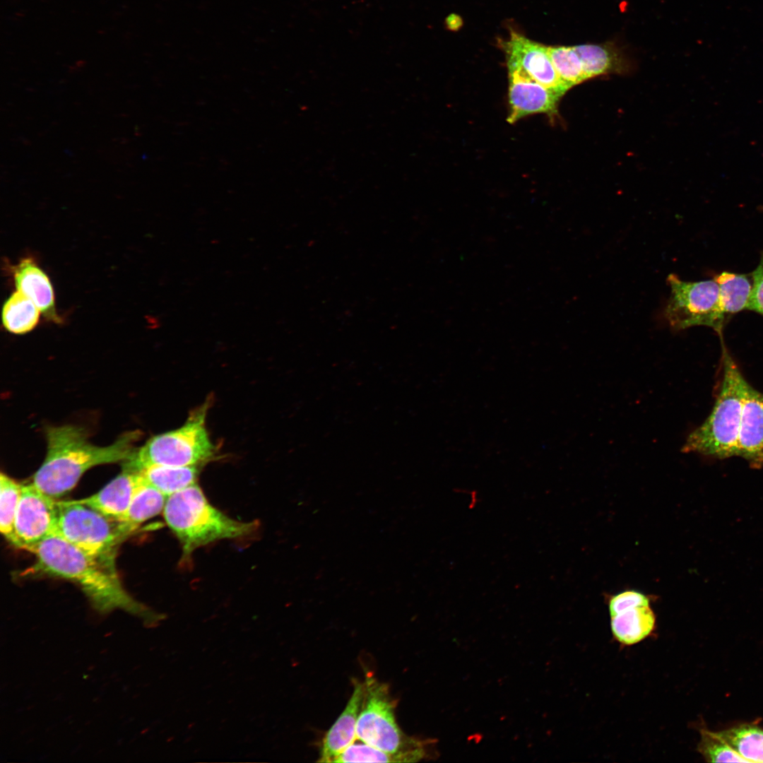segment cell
Here are the masks:
<instances>
[{
    "label": "cell",
    "instance_id": "cell-22",
    "mask_svg": "<svg viewBox=\"0 0 763 763\" xmlns=\"http://www.w3.org/2000/svg\"><path fill=\"white\" fill-rule=\"evenodd\" d=\"M716 733L749 762H763V730L757 726L743 723Z\"/></svg>",
    "mask_w": 763,
    "mask_h": 763
},
{
    "label": "cell",
    "instance_id": "cell-9",
    "mask_svg": "<svg viewBox=\"0 0 763 763\" xmlns=\"http://www.w3.org/2000/svg\"><path fill=\"white\" fill-rule=\"evenodd\" d=\"M58 501L42 492L32 483L23 485L14 521L12 544L32 550L56 533Z\"/></svg>",
    "mask_w": 763,
    "mask_h": 763
},
{
    "label": "cell",
    "instance_id": "cell-16",
    "mask_svg": "<svg viewBox=\"0 0 763 763\" xmlns=\"http://www.w3.org/2000/svg\"><path fill=\"white\" fill-rule=\"evenodd\" d=\"M656 617L650 605L637 607L610 617L613 637L620 644L632 646L655 630Z\"/></svg>",
    "mask_w": 763,
    "mask_h": 763
},
{
    "label": "cell",
    "instance_id": "cell-6",
    "mask_svg": "<svg viewBox=\"0 0 763 763\" xmlns=\"http://www.w3.org/2000/svg\"><path fill=\"white\" fill-rule=\"evenodd\" d=\"M365 694L356 726L357 739L394 754H408L419 762L427 757L430 740L409 737L401 730L395 717V703L387 685L367 675Z\"/></svg>",
    "mask_w": 763,
    "mask_h": 763
},
{
    "label": "cell",
    "instance_id": "cell-13",
    "mask_svg": "<svg viewBox=\"0 0 763 763\" xmlns=\"http://www.w3.org/2000/svg\"><path fill=\"white\" fill-rule=\"evenodd\" d=\"M365 689V682H355L353 692L344 710L323 738L318 762H332L357 739L356 726Z\"/></svg>",
    "mask_w": 763,
    "mask_h": 763
},
{
    "label": "cell",
    "instance_id": "cell-19",
    "mask_svg": "<svg viewBox=\"0 0 763 763\" xmlns=\"http://www.w3.org/2000/svg\"><path fill=\"white\" fill-rule=\"evenodd\" d=\"M144 480L167 497L196 484L198 466L150 465L138 471Z\"/></svg>",
    "mask_w": 763,
    "mask_h": 763
},
{
    "label": "cell",
    "instance_id": "cell-21",
    "mask_svg": "<svg viewBox=\"0 0 763 763\" xmlns=\"http://www.w3.org/2000/svg\"><path fill=\"white\" fill-rule=\"evenodd\" d=\"M40 310L33 301L19 290L13 292L2 308V323L15 334H24L37 325Z\"/></svg>",
    "mask_w": 763,
    "mask_h": 763
},
{
    "label": "cell",
    "instance_id": "cell-24",
    "mask_svg": "<svg viewBox=\"0 0 763 763\" xmlns=\"http://www.w3.org/2000/svg\"><path fill=\"white\" fill-rule=\"evenodd\" d=\"M548 51L559 77L569 88L586 80L574 47H548Z\"/></svg>",
    "mask_w": 763,
    "mask_h": 763
},
{
    "label": "cell",
    "instance_id": "cell-2",
    "mask_svg": "<svg viewBox=\"0 0 763 763\" xmlns=\"http://www.w3.org/2000/svg\"><path fill=\"white\" fill-rule=\"evenodd\" d=\"M45 433L47 454L32 483L54 499L70 492L91 468L126 461L141 435L139 431H129L110 445L99 446L90 443L85 430L78 426H50Z\"/></svg>",
    "mask_w": 763,
    "mask_h": 763
},
{
    "label": "cell",
    "instance_id": "cell-8",
    "mask_svg": "<svg viewBox=\"0 0 763 763\" xmlns=\"http://www.w3.org/2000/svg\"><path fill=\"white\" fill-rule=\"evenodd\" d=\"M667 281L670 287V296L664 313L670 327L680 331L694 326H705L713 329L720 338L723 337L729 318L721 310L716 280L713 278L684 281L672 273L668 276Z\"/></svg>",
    "mask_w": 763,
    "mask_h": 763
},
{
    "label": "cell",
    "instance_id": "cell-7",
    "mask_svg": "<svg viewBox=\"0 0 763 763\" xmlns=\"http://www.w3.org/2000/svg\"><path fill=\"white\" fill-rule=\"evenodd\" d=\"M56 534L107 567L116 569L119 545L130 535L122 521L78 499L58 501Z\"/></svg>",
    "mask_w": 763,
    "mask_h": 763
},
{
    "label": "cell",
    "instance_id": "cell-25",
    "mask_svg": "<svg viewBox=\"0 0 763 763\" xmlns=\"http://www.w3.org/2000/svg\"><path fill=\"white\" fill-rule=\"evenodd\" d=\"M332 762H416L408 754L390 753L362 742H355L334 758Z\"/></svg>",
    "mask_w": 763,
    "mask_h": 763
},
{
    "label": "cell",
    "instance_id": "cell-27",
    "mask_svg": "<svg viewBox=\"0 0 763 763\" xmlns=\"http://www.w3.org/2000/svg\"><path fill=\"white\" fill-rule=\"evenodd\" d=\"M649 596L635 590H627L611 596L608 601L610 617L628 610L650 605Z\"/></svg>",
    "mask_w": 763,
    "mask_h": 763
},
{
    "label": "cell",
    "instance_id": "cell-28",
    "mask_svg": "<svg viewBox=\"0 0 763 763\" xmlns=\"http://www.w3.org/2000/svg\"><path fill=\"white\" fill-rule=\"evenodd\" d=\"M753 289L748 310L763 315V253L757 268L751 273Z\"/></svg>",
    "mask_w": 763,
    "mask_h": 763
},
{
    "label": "cell",
    "instance_id": "cell-18",
    "mask_svg": "<svg viewBox=\"0 0 763 763\" xmlns=\"http://www.w3.org/2000/svg\"><path fill=\"white\" fill-rule=\"evenodd\" d=\"M714 279L718 285L721 310L727 317L748 310L753 289L751 275L723 271Z\"/></svg>",
    "mask_w": 763,
    "mask_h": 763
},
{
    "label": "cell",
    "instance_id": "cell-14",
    "mask_svg": "<svg viewBox=\"0 0 763 763\" xmlns=\"http://www.w3.org/2000/svg\"><path fill=\"white\" fill-rule=\"evenodd\" d=\"M141 479L138 472L124 466L122 473L102 489L78 500L110 517L122 521Z\"/></svg>",
    "mask_w": 763,
    "mask_h": 763
},
{
    "label": "cell",
    "instance_id": "cell-11",
    "mask_svg": "<svg viewBox=\"0 0 763 763\" xmlns=\"http://www.w3.org/2000/svg\"><path fill=\"white\" fill-rule=\"evenodd\" d=\"M509 114L507 121L513 124L533 114L554 115L562 97L533 80L514 71H509Z\"/></svg>",
    "mask_w": 763,
    "mask_h": 763
},
{
    "label": "cell",
    "instance_id": "cell-3",
    "mask_svg": "<svg viewBox=\"0 0 763 763\" xmlns=\"http://www.w3.org/2000/svg\"><path fill=\"white\" fill-rule=\"evenodd\" d=\"M162 513L181 544L182 563H187L197 548L220 540L248 536L259 526L256 521H237L220 511L208 501L196 483L167 497Z\"/></svg>",
    "mask_w": 763,
    "mask_h": 763
},
{
    "label": "cell",
    "instance_id": "cell-1",
    "mask_svg": "<svg viewBox=\"0 0 763 763\" xmlns=\"http://www.w3.org/2000/svg\"><path fill=\"white\" fill-rule=\"evenodd\" d=\"M31 552L36 557L34 572L76 584L97 610L107 613L119 608L152 622L162 617L129 595L116 569L88 555L58 534L46 538Z\"/></svg>",
    "mask_w": 763,
    "mask_h": 763
},
{
    "label": "cell",
    "instance_id": "cell-15",
    "mask_svg": "<svg viewBox=\"0 0 763 763\" xmlns=\"http://www.w3.org/2000/svg\"><path fill=\"white\" fill-rule=\"evenodd\" d=\"M13 277L17 290L31 299L45 317L55 322L60 320L49 278L32 259L20 261L13 269Z\"/></svg>",
    "mask_w": 763,
    "mask_h": 763
},
{
    "label": "cell",
    "instance_id": "cell-26",
    "mask_svg": "<svg viewBox=\"0 0 763 763\" xmlns=\"http://www.w3.org/2000/svg\"><path fill=\"white\" fill-rule=\"evenodd\" d=\"M700 735L701 739L697 745V750L706 761L709 762H749L734 750L716 732L702 728Z\"/></svg>",
    "mask_w": 763,
    "mask_h": 763
},
{
    "label": "cell",
    "instance_id": "cell-12",
    "mask_svg": "<svg viewBox=\"0 0 763 763\" xmlns=\"http://www.w3.org/2000/svg\"><path fill=\"white\" fill-rule=\"evenodd\" d=\"M737 456L753 468L763 466V394L750 384L743 399Z\"/></svg>",
    "mask_w": 763,
    "mask_h": 763
},
{
    "label": "cell",
    "instance_id": "cell-17",
    "mask_svg": "<svg viewBox=\"0 0 763 763\" xmlns=\"http://www.w3.org/2000/svg\"><path fill=\"white\" fill-rule=\"evenodd\" d=\"M583 66L586 80L613 73H622L627 62L620 51L610 43L574 46Z\"/></svg>",
    "mask_w": 763,
    "mask_h": 763
},
{
    "label": "cell",
    "instance_id": "cell-10",
    "mask_svg": "<svg viewBox=\"0 0 763 763\" xmlns=\"http://www.w3.org/2000/svg\"><path fill=\"white\" fill-rule=\"evenodd\" d=\"M509 71L526 76L562 97L570 89L559 77L549 56L548 46L513 32L502 45Z\"/></svg>",
    "mask_w": 763,
    "mask_h": 763
},
{
    "label": "cell",
    "instance_id": "cell-29",
    "mask_svg": "<svg viewBox=\"0 0 763 763\" xmlns=\"http://www.w3.org/2000/svg\"><path fill=\"white\" fill-rule=\"evenodd\" d=\"M446 24L451 29L459 28L461 25L462 21L458 16L452 14L447 18Z\"/></svg>",
    "mask_w": 763,
    "mask_h": 763
},
{
    "label": "cell",
    "instance_id": "cell-23",
    "mask_svg": "<svg viewBox=\"0 0 763 763\" xmlns=\"http://www.w3.org/2000/svg\"><path fill=\"white\" fill-rule=\"evenodd\" d=\"M23 485L6 474L0 475V531L12 543L14 521L20 498Z\"/></svg>",
    "mask_w": 763,
    "mask_h": 763
},
{
    "label": "cell",
    "instance_id": "cell-20",
    "mask_svg": "<svg viewBox=\"0 0 763 763\" xmlns=\"http://www.w3.org/2000/svg\"><path fill=\"white\" fill-rule=\"evenodd\" d=\"M166 499L165 495L142 477L126 516L121 521L131 534L141 524L162 511Z\"/></svg>",
    "mask_w": 763,
    "mask_h": 763
},
{
    "label": "cell",
    "instance_id": "cell-5",
    "mask_svg": "<svg viewBox=\"0 0 763 763\" xmlns=\"http://www.w3.org/2000/svg\"><path fill=\"white\" fill-rule=\"evenodd\" d=\"M209 402L194 409L179 428L152 437L135 449L124 466L138 472L150 465L199 466L209 461L215 454L205 425Z\"/></svg>",
    "mask_w": 763,
    "mask_h": 763
},
{
    "label": "cell",
    "instance_id": "cell-4",
    "mask_svg": "<svg viewBox=\"0 0 763 763\" xmlns=\"http://www.w3.org/2000/svg\"><path fill=\"white\" fill-rule=\"evenodd\" d=\"M723 374L718 394L705 421L687 437L685 453L724 459L737 456L743 399L748 384L723 345Z\"/></svg>",
    "mask_w": 763,
    "mask_h": 763
}]
</instances>
